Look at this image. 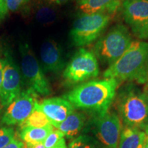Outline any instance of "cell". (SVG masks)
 <instances>
[{"label": "cell", "mask_w": 148, "mask_h": 148, "mask_svg": "<svg viewBox=\"0 0 148 148\" xmlns=\"http://www.w3.org/2000/svg\"><path fill=\"white\" fill-rule=\"evenodd\" d=\"M148 134L136 127H125L121 131L119 148H143Z\"/></svg>", "instance_id": "cell-14"}, {"label": "cell", "mask_w": 148, "mask_h": 148, "mask_svg": "<svg viewBox=\"0 0 148 148\" xmlns=\"http://www.w3.org/2000/svg\"><path fill=\"white\" fill-rule=\"evenodd\" d=\"M27 148H45V147L43 143H39L37 144H34V145L28 146V147H27Z\"/></svg>", "instance_id": "cell-30"}, {"label": "cell", "mask_w": 148, "mask_h": 148, "mask_svg": "<svg viewBox=\"0 0 148 148\" xmlns=\"http://www.w3.org/2000/svg\"><path fill=\"white\" fill-rule=\"evenodd\" d=\"M8 12V9L5 0H0V22L5 18Z\"/></svg>", "instance_id": "cell-25"}, {"label": "cell", "mask_w": 148, "mask_h": 148, "mask_svg": "<svg viewBox=\"0 0 148 148\" xmlns=\"http://www.w3.org/2000/svg\"><path fill=\"white\" fill-rule=\"evenodd\" d=\"M117 110L125 127L142 130L148 134V95L132 85L120 92Z\"/></svg>", "instance_id": "cell-3"}, {"label": "cell", "mask_w": 148, "mask_h": 148, "mask_svg": "<svg viewBox=\"0 0 148 148\" xmlns=\"http://www.w3.org/2000/svg\"><path fill=\"white\" fill-rule=\"evenodd\" d=\"M3 71L0 86V103L8 107L21 92V76L19 68L8 50L3 51Z\"/></svg>", "instance_id": "cell-8"}, {"label": "cell", "mask_w": 148, "mask_h": 148, "mask_svg": "<svg viewBox=\"0 0 148 148\" xmlns=\"http://www.w3.org/2000/svg\"><path fill=\"white\" fill-rule=\"evenodd\" d=\"M145 93L148 95V81L147 82V84H146L145 86Z\"/></svg>", "instance_id": "cell-32"}, {"label": "cell", "mask_w": 148, "mask_h": 148, "mask_svg": "<svg viewBox=\"0 0 148 148\" xmlns=\"http://www.w3.org/2000/svg\"><path fill=\"white\" fill-rule=\"evenodd\" d=\"M49 125H50V123L44 112L40 110L38 106V101H37L32 113L29 114L27 119L22 124L20 125V126L21 127H43Z\"/></svg>", "instance_id": "cell-18"}, {"label": "cell", "mask_w": 148, "mask_h": 148, "mask_svg": "<svg viewBox=\"0 0 148 148\" xmlns=\"http://www.w3.org/2000/svg\"><path fill=\"white\" fill-rule=\"evenodd\" d=\"M105 78L116 80L148 81V42L133 41L125 53L103 74Z\"/></svg>", "instance_id": "cell-2"}, {"label": "cell", "mask_w": 148, "mask_h": 148, "mask_svg": "<svg viewBox=\"0 0 148 148\" xmlns=\"http://www.w3.org/2000/svg\"><path fill=\"white\" fill-rule=\"evenodd\" d=\"M29 1V0H5L8 11L12 12L17 10Z\"/></svg>", "instance_id": "cell-23"}, {"label": "cell", "mask_w": 148, "mask_h": 148, "mask_svg": "<svg viewBox=\"0 0 148 148\" xmlns=\"http://www.w3.org/2000/svg\"><path fill=\"white\" fill-rule=\"evenodd\" d=\"M121 0H83L79 1V10L83 14L111 12L119 7Z\"/></svg>", "instance_id": "cell-16"}, {"label": "cell", "mask_w": 148, "mask_h": 148, "mask_svg": "<svg viewBox=\"0 0 148 148\" xmlns=\"http://www.w3.org/2000/svg\"><path fill=\"white\" fill-rule=\"evenodd\" d=\"M14 130L11 127H0V148H3L14 138Z\"/></svg>", "instance_id": "cell-20"}, {"label": "cell", "mask_w": 148, "mask_h": 148, "mask_svg": "<svg viewBox=\"0 0 148 148\" xmlns=\"http://www.w3.org/2000/svg\"><path fill=\"white\" fill-rule=\"evenodd\" d=\"M79 1H83V0H79Z\"/></svg>", "instance_id": "cell-33"}, {"label": "cell", "mask_w": 148, "mask_h": 148, "mask_svg": "<svg viewBox=\"0 0 148 148\" xmlns=\"http://www.w3.org/2000/svg\"><path fill=\"white\" fill-rule=\"evenodd\" d=\"M53 130L51 124L43 127H21L19 136L27 147L39 143H43L46 138Z\"/></svg>", "instance_id": "cell-17"}, {"label": "cell", "mask_w": 148, "mask_h": 148, "mask_svg": "<svg viewBox=\"0 0 148 148\" xmlns=\"http://www.w3.org/2000/svg\"><path fill=\"white\" fill-rule=\"evenodd\" d=\"M47 2L55 5H63L67 3L69 0H46Z\"/></svg>", "instance_id": "cell-28"}, {"label": "cell", "mask_w": 148, "mask_h": 148, "mask_svg": "<svg viewBox=\"0 0 148 148\" xmlns=\"http://www.w3.org/2000/svg\"><path fill=\"white\" fill-rule=\"evenodd\" d=\"M40 57L42 68L46 72L58 73L65 68L62 48L54 40L47 39L42 42Z\"/></svg>", "instance_id": "cell-13"}, {"label": "cell", "mask_w": 148, "mask_h": 148, "mask_svg": "<svg viewBox=\"0 0 148 148\" xmlns=\"http://www.w3.org/2000/svg\"><path fill=\"white\" fill-rule=\"evenodd\" d=\"M143 148H148V136H147V139H146V140H145V143H144Z\"/></svg>", "instance_id": "cell-31"}, {"label": "cell", "mask_w": 148, "mask_h": 148, "mask_svg": "<svg viewBox=\"0 0 148 148\" xmlns=\"http://www.w3.org/2000/svg\"><path fill=\"white\" fill-rule=\"evenodd\" d=\"M3 148H27V147L24 142L14 138L10 143H9Z\"/></svg>", "instance_id": "cell-24"}, {"label": "cell", "mask_w": 148, "mask_h": 148, "mask_svg": "<svg viewBox=\"0 0 148 148\" xmlns=\"http://www.w3.org/2000/svg\"><path fill=\"white\" fill-rule=\"evenodd\" d=\"M92 136L81 135L74 138L69 145V148H90Z\"/></svg>", "instance_id": "cell-22"}, {"label": "cell", "mask_w": 148, "mask_h": 148, "mask_svg": "<svg viewBox=\"0 0 148 148\" xmlns=\"http://www.w3.org/2000/svg\"><path fill=\"white\" fill-rule=\"evenodd\" d=\"M18 50L21 56V72L28 88L34 90L38 95H49L51 92L50 84L32 48L27 42H21Z\"/></svg>", "instance_id": "cell-6"}, {"label": "cell", "mask_w": 148, "mask_h": 148, "mask_svg": "<svg viewBox=\"0 0 148 148\" xmlns=\"http://www.w3.org/2000/svg\"><path fill=\"white\" fill-rule=\"evenodd\" d=\"M86 122V116L81 112H72L67 118L58 127V130L61 131L66 138H74L78 135Z\"/></svg>", "instance_id": "cell-15"}, {"label": "cell", "mask_w": 148, "mask_h": 148, "mask_svg": "<svg viewBox=\"0 0 148 148\" xmlns=\"http://www.w3.org/2000/svg\"><path fill=\"white\" fill-rule=\"evenodd\" d=\"M90 148H108L105 146L100 141L97 140L96 138L92 137L91 144H90Z\"/></svg>", "instance_id": "cell-26"}, {"label": "cell", "mask_w": 148, "mask_h": 148, "mask_svg": "<svg viewBox=\"0 0 148 148\" xmlns=\"http://www.w3.org/2000/svg\"><path fill=\"white\" fill-rule=\"evenodd\" d=\"M53 148H67L66 147V142H65V139H64V138H62V139L59 142V143L57 144V145H56Z\"/></svg>", "instance_id": "cell-29"}, {"label": "cell", "mask_w": 148, "mask_h": 148, "mask_svg": "<svg viewBox=\"0 0 148 148\" xmlns=\"http://www.w3.org/2000/svg\"><path fill=\"white\" fill-rule=\"evenodd\" d=\"M57 14L56 10L49 5H42L36 9L35 17L37 21L46 25L51 24L55 21Z\"/></svg>", "instance_id": "cell-19"}, {"label": "cell", "mask_w": 148, "mask_h": 148, "mask_svg": "<svg viewBox=\"0 0 148 148\" xmlns=\"http://www.w3.org/2000/svg\"><path fill=\"white\" fill-rule=\"evenodd\" d=\"M131 42L127 29L123 25H117L97 40L93 53L102 63L111 65L125 53Z\"/></svg>", "instance_id": "cell-4"}, {"label": "cell", "mask_w": 148, "mask_h": 148, "mask_svg": "<svg viewBox=\"0 0 148 148\" xmlns=\"http://www.w3.org/2000/svg\"><path fill=\"white\" fill-rule=\"evenodd\" d=\"M64 134L59 130H53L44 140L43 144L45 148H53L64 138Z\"/></svg>", "instance_id": "cell-21"}, {"label": "cell", "mask_w": 148, "mask_h": 148, "mask_svg": "<svg viewBox=\"0 0 148 148\" xmlns=\"http://www.w3.org/2000/svg\"><path fill=\"white\" fill-rule=\"evenodd\" d=\"M3 66H4V62H3V51H1L0 49V86H1V80H2Z\"/></svg>", "instance_id": "cell-27"}, {"label": "cell", "mask_w": 148, "mask_h": 148, "mask_svg": "<svg viewBox=\"0 0 148 148\" xmlns=\"http://www.w3.org/2000/svg\"><path fill=\"white\" fill-rule=\"evenodd\" d=\"M119 81L113 78L92 80L79 84L64 95L74 106L102 115L108 112L116 95Z\"/></svg>", "instance_id": "cell-1"}, {"label": "cell", "mask_w": 148, "mask_h": 148, "mask_svg": "<svg viewBox=\"0 0 148 148\" xmlns=\"http://www.w3.org/2000/svg\"><path fill=\"white\" fill-rule=\"evenodd\" d=\"M38 106L49 120L50 124L58 127L67 116L74 112V106L67 99L61 97H53L43 99L38 102Z\"/></svg>", "instance_id": "cell-12"}, {"label": "cell", "mask_w": 148, "mask_h": 148, "mask_svg": "<svg viewBox=\"0 0 148 148\" xmlns=\"http://www.w3.org/2000/svg\"><path fill=\"white\" fill-rule=\"evenodd\" d=\"M123 14L136 36L148 38V0H125L123 3Z\"/></svg>", "instance_id": "cell-11"}, {"label": "cell", "mask_w": 148, "mask_h": 148, "mask_svg": "<svg viewBox=\"0 0 148 148\" xmlns=\"http://www.w3.org/2000/svg\"><path fill=\"white\" fill-rule=\"evenodd\" d=\"M93 120L92 132L99 141L108 148H117L121 133L119 116L108 111L102 115H97Z\"/></svg>", "instance_id": "cell-10"}, {"label": "cell", "mask_w": 148, "mask_h": 148, "mask_svg": "<svg viewBox=\"0 0 148 148\" xmlns=\"http://www.w3.org/2000/svg\"><path fill=\"white\" fill-rule=\"evenodd\" d=\"M38 94L32 88L22 90L10 103L1 117V123L6 125H21L32 113L37 101Z\"/></svg>", "instance_id": "cell-9"}, {"label": "cell", "mask_w": 148, "mask_h": 148, "mask_svg": "<svg viewBox=\"0 0 148 148\" xmlns=\"http://www.w3.org/2000/svg\"><path fill=\"white\" fill-rule=\"evenodd\" d=\"M99 69L95 53L80 48L64 68L62 76L72 84L84 82L99 75Z\"/></svg>", "instance_id": "cell-7"}, {"label": "cell", "mask_w": 148, "mask_h": 148, "mask_svg": "<svg viewBox=\"0 0 148 148\" xmlns=\"http://www.w3.org/2000/svg\"><path fill=\"white\" fill-rule=\"evenodd\" d=\"M106 13L83 14L74 22L70 31L72 42L76 47L91 44L100 36L110 21Z\"/></svg>", "instance_id": "cell-5"}]
</instances>
